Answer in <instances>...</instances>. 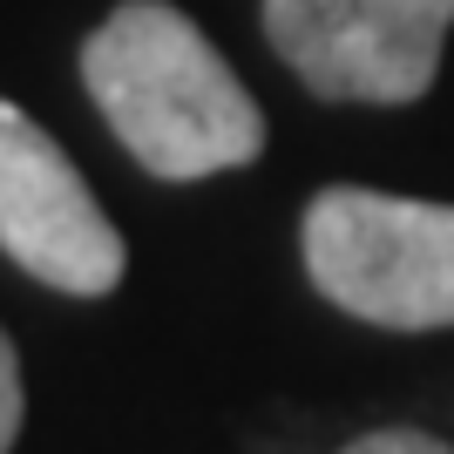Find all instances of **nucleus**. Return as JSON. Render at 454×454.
<instances>
[{
    "mask_svg": "<svg viewBox=\"0 0 454 454\" xmlns=\"http://www.w3.org/2000/svg\"><path fill=\"white\" fill-rule=\"evenodd\" d=\"M82 82L115 143L163 184L245 170L265 150V115L251 89L170 0H122L82 41Z\"/></svg>",
    "mask_w": 454,
    "mask_h": 454,
    "instance_id": "f257e3e1",
    "label": "nucleus"
},
{
    "mask_svg": "<svg viewBox=\"0 0 454 454\" xmlns=\"http://www.w3.org/2000/svg\"><path fill=\"white\" fill-rule=\"evenodd\" d=\"M305 278L325 299L387 333L454 325V204L333 184L299 224Z\"/></svg>",
    "mask_w": 454,
    "mask_h": 454,
    "instance_id": "f03ea898",
    "label": "nucleus"
},
{
    "mask_svg": "<svg viewBox=\"0 0 454 454\" xmlns=\"http://www.w3.org/2000/svg\"><path fill=\"white\" fill-rule=\"evenodd\" d=\"M448 27L454 0H265L278 61L325 102H420Z\"/></svg>",
    "mask_w": 454,
    "mask_h": 454,
    "instance_id": "7ed1b4c3",
    "label": "nucleus"
},
{
    "mask_svg": "<svg viewBox=\"0 0 454 454\" xmlns=\"http://www.w3.org/2000/svg\"><path fill=\"white\" fill-rule=\"evenodd\" d=\"M0 251L27 278L55 285L68 299H102L122 285L129 251L102 217L95 190L68 163L55 136L27 109L0 95Z\"/></svg>",
    "mask_w": 454,
    "mask_h": 454,
    "instance_id": "20e7f679",
    "label": "nucleus"
},
{
    "mask_svg": "<svg viewBox=\"0 0 454 454\" xmlns=\"http://www.w3.org/2000/svg\"><path fill=\"white\" fill-rule=\"evenodd\" d=\"M20 420H27V387H20V353L14 340L0 333V454L20 441Z\"/></svg>",
    "mask_w": 454,
    "mask_h": 454,
    "instance_id": "39448f33",
    "label": "nucleus"
},
{
    "mask_svg": "<svg viewBox=\"0 0 454 454\" xmlns=\"http://www.w3.org/2000/svg\"><path fill=\"white\" fill-rule=\"evenodd\" d=\"M340 454H454L441 434H427V427H373V434L346 441Z\"/></svg>",
    "mask_w": 454,
    "mask_h": 454,
    "instance_id": "423d86ee",
    "label": "nucleus"
}]
</instances>
